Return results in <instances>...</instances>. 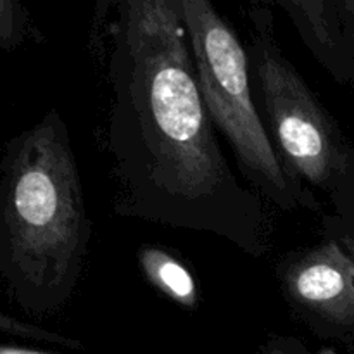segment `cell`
I'll use <instances>...</instances> for the list:
<instances>
[{"instance_id":"cell-1","label":"cell","mask_w":354,"mask_h":354,"mask_svg":"<svg viewBox=\"0 0 354 354\" xmlns=\"http://www.w3.org/2000/svg\"><path fill=\"white\" fill-rule=\"evenodd\" d=\"M104 37L114 211L265 256L272 242L266 203L225 158L197 83L180 0H120Z\"/></svg>"},{"instance_id":"cell-2","label":"cell","mask_w":354,"mask_h":354,"mask_svg":"<svg viewBox=\"0 0 354 354\" xmlns=\"http://www.w3.org/2000/svg\"><path fill=\"white\" fill-rule=\"evenodd\" d=\"M92 239L69 128L57 109L10 138L0 161V277L35 317L64 310Z\"/></svg>"},{"instance_id":"cell-3","label":"cell","mask_w":354,"mask_h":354,"mask_svg":"<svg viewBox=\"0 0 354 354\" xmlns=\"http://www.w3.org/2000/svg\"><path fill=\"white\" fill-rule=\"evenodd\" d=\"M197 83L211 121L227 140L245 185L277 209H318L310 187L290 176L252 95L248 48L209 0H180Z\"/></svg>"},{"instance_id":"cell-4","label":"cell","mask_w":354,"mask_h":354,"mask_svg":"<svg viewBox=\"0 0 354 354\" xmlns=\"http://www.w3.org/2000/svg\"><path fill=\"white\" fill-rule=\"evenodd\" d=\"M248 19L252 85L280 161L297 182L330 194L353 159L344 137L280 48L272 3H251Z\"/></svg>"},{"instance_id":"cell-5","label":"cell","mask_w":354,"mask_h":354,"mask_svg":"<svg viewBox=\"0 0 354 354\" xmlns=\"http://www.w3.org/2000/svg\"><path fill=\"white\" fill-rule=\"evenodd\" d=\"M275 280L292 318L322 339L354 335V239L325 230L324 239L286 252Z\"/></svg>"},{"instance_id":"cell-6","label":"cell","mask_w":354,"mask_h":354,"mask_svg":"<svg viewBox=\"0 0 354 354\" xmlns=\"http://www.w3.org/2000/svg\"><path fill=\"white\" fill-rule=\"evenodd\" d=\"M301 40L322 66L337 80L354 76V57L349 48L337 2L328 0H277Z\"/></svg>"},{"instance_id":"cell-7","label":"cell","mask_w":354,"mask_h":354,"mask_svg":"<svg viewBox=\"0 0 354 354\" xmlns=\"http://www.w3.org/2000/svg\"><path fill=\"white\" fill-rule=\"evenodd\" d=\"M138 266L149 286L176 306L194 311L199 306V287L192 270L162 245L144 244L138 249Z\"/></svg>"},{"instance_id":"cell-8","label":"cell","mask_w":354,"mask_h":354,"mask_svg":"<svg viewBox=\"0 0 354 354\" xmlns=\"http://www.w3.org/2000/svg\"><path fill=\"white\" fill-rule=\"evenodd\" d=\"M31 31L30 14L21 3L0 0V47L12 50L24 44Z\"/></svg>"},{"instance_id":"cell-9","label":"cell","mask_w":354,"mask_h":354,"mask_svg":"<svg viewBox=\"0 0 354 354\" xmlns=\"http://www.w3.org/2000/svg\"><path fill=\"white\" fill-rule=\"evenodd\" d=\"M0 332L2 334L14 335V337H21L24 341L31 342H41V344H50L59 346V348H68V349H80L83 348L82 342L76 339L66 337V335L59 334V332L47 330V328L37 327L33 324H26V322H19L14 317L2 313L0 311Z\"/></svg>"},{"instance_id":"cell-10","label":"cell","mask_w":354,"mask_h":354,"mask_svg":"<svg viewBox=\"0 0 354 354\" xmlns=\"http://www.w3.org/2000/svg\"><path fill=\"white\" fill-rule=\"evenodd\" d=\"M256 354H313L303 341L292 335L272 334L265 339Z\"/></svg>"},{"instance_id":"cell-11","label":"cell","mask_w":354,"mask_h":354,"mask_svg":"<svg viewBox=\"0 0 354 354\" xmlns=\"http://www.w3.org/2000/svg\"><path fill=\"white\" fill-rule=\"evenodd\" d=\"M339 16H341L342 26H344L346 35H348V40L354 37V0H342L337 2Z\"/></svg>"},{"instance_id":"cell-12","label":"cell","mask_w":354,"mask_h":354,"mask_svg":"<svg viewBox=\"0 0 354 354\" xmlns=\"http://www.w3.org/2000/svg\"><path fill=\"white\" fill-rule=\"evenodd\" d=\"M0 354H59V353H50V351H41V349L17 348V346L0 344Z\"/></svg>"}]
</instances>
